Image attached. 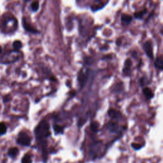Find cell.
<instances>
[{"label":"cell","instance_id":"2","mask_svg":"<svg viewBox=\"0 0 163 163\" xmlns=\"http://www.w3.org/2000/svg\"><path fill=\"white\" fill-rule=\"evenodd\" d=\"M103 144L101 142H95L93 143L89 148V155L92 159H96L98 157L100 154L101 153V150L103 148Z\"/></svg>","mask_w":163,"mask_h":163},{"label":"cell","instance_id":"20","mask_svg":"<svg viewBox=\"0 0 163 163\" xmlns=\"http://www.w3.org/2000/svg\"><path fill=\"white\" fill-rule=\"evenodd\" d=\"M90 129L91 131L94 133H96L98 131V129H99V124L97 123V122H92L90 126Z\"/></svg>","mask_w":163,"mask_h":163},{"label":"cell","instance_id":"16","mask_svg":"<svg viewBox=\"0 0 163 163\" xmlns=\"http://www.w3.org/2000/svg\"><path fill=\"white\" fill-rule=\"evenodd\" d=\"M103 6H104V4L102 3V2L100 1V0H97V1L92 5L91 9L93 11H96L97 10L102 8Z\"/></svg>","mask_w":163,"mask_h":163},{"label":"cell","instance_id":"21","mask_svg":"<svg viewBox=\"0 0 163 163\" xmlns=\"http://www.w3.org/2000/svg\"><path fill=\"white\" fill-rule=\"evenodd\" d=\"M147 9H145V10H143L142 11H139V12H137L135 13V17L138 19H142L143 17L144 16V15L147 13Z\"/></svg>","mask_w":163,"mask_h":163},{"label":"cell","instance_id":"3","mask_svg":"<svg viewBox=\"0 0 163 163\" xmlns=\"http://www.w3.org/2000/svg\"><path fill=\"white\" fill-rule=\"evenodd\" d=\"M20 53L17 50L9 52L3 56L2 58V62L5 64L14 62L20 58Z\"/></svg>","mask_w":163,"mask_h":163},{"label":"cell","instance_id":"4","mask_svg":"<svg viewBox=\"0 0 163 163\" xmlns=\"http://www.w3.org/2000/svg\"><path fill=\"white\" fill-rule=\"evenodd\" d=\"M3 26L6 32H10L14 31L17 27V20L12 17H6L3 22Z\"/></svg>","mask_w":163,"mask_h":163},{"label":"cell","instance_id":"10","mask_svg":"<svg viewBox=\"0 0 163 163\" xmlns=\"http://www.w3.org/2000/svg\"><path fill=\"white\" fill-rule=\"evenodd\" d=\"M106 128L110 133H116L119 131V126L116 122H109L106 124Z\"/></svg>","mask_w":163,"mask_h":163},{"label":"cell","instance_id":"9","mask_svg":"<svg viewBox=\"0 0 163 163\" xmlns=\"http://www.w3.org/2000/svg\"><path fill=\"white\" fill-rule=\"evenodd\" d=\"M131 66H132V62L131 61L127 59L124 63V67L123 68V73L126 76H130L131 72Z\"/></svg>","mask_w":163,"mask_h":163},{"label":"cell","instance_id":"5","mask_svg":"<svg viewBox=\"0 0 163 163\" xmlns=\"http://www.w3.org/2000/svg\"><path fill=\"white\" fill-rule=\"evenodd\" d=\"M16 141L17 144L21 146L29 147L31 144V138L26 132L21 131L19 133Z\"/></svg>","mask_w":163,"mask_h":163},{"label":"cell","instance_id":"8","mask_svg":"<svg viewBox=\"0 0 163 163\" xmlns=\"http://www.w3.org/2000/svg\"><path fill=\"white\" fill-rule=\"evenodd\" d=\"M23 25L24 28L27 31L31 32V33H32V34H36V33H38V30L36 29L31 24H30L27 21V20L25 19V18H24L23 19Z\"/></svg>","mask_w":163,"mask_h":163},{"label":"cell","instance_id":"11","mask_svg":"<svg viewBox=\"0 0 163 163\" xmlns=\"http://www.w3.org/2000/svg\"><path fill=\"white\" fill-rule=\"evenodd\" d=\"M108 115L113 120H117L122 117V114L120 112L114 109H110L108 110Z\"/></svg>","mask_w":163,"mask_h":163},{"label":"cell","instance_id":"15","mask_svg":"<svg viewBox=\"0 0 163 163\" xmlns=\"http://www.w3.org/2000/svg\"><path fill=\"white\" fill-rule=\"evenodd\" d=\"M53 129H54V133H55L56 135L63 134L64 133V127L57 124H53Z\"/></svg>","mask_w":163,"mask_h":163},{"label":"cell","instance_id":"7","mask_svg":"<svg viewBox=\"0 0 163 163\" xmlns=\"http://www.w3.org/2000/svg\"><path fill=\"white\" fill-rule=\"evenodd\" d=\"M144 50L145 52L146 53L147 56L151 59H152L154 58V52H153V47L151 41H147L145 42L144 46H143Z\"/></svg>","mask_w":163,"mask_h":163},{"label":"cell","instance_id":"19","mask_svg":"<svg viewBox=\"0 0 163 163\" xmlns=\"http://www.w3.org/2000/svg\"><path fill=\"white\" fill-rule=\"evenodd\" d=\"M6 131H7L6 125L3 122H0V136H2L6 134Z\"/></svg>","mask_w":163,"mask_h":163},{"label":"cell","instance_id":"25","mask_svg":"<svg viewBox=\"0 0 163 163\" xmlns=\"http://www.w3.org/2000/svg\"><path fill=\"white\" fill-rule=\"evenodd\" d=\"M3 102L4 103H7L8 101H10L11 100V97H10V95L9 94H7V95H5L4 97H3Z\"/></svg>","mask_w":163,"mask_h":163},{"label":"cell","instance_id":"6","mask_svg":"<svg viewBox=\"0 0 163 163\" xmlns=\"http://www.w3.org/2000/svg\"><path fill=\"white\" fill-rule=\"evenodd\" d=\"M88 78H89V75L88 70H86L85 69H82L79 71L77 77L78 82L80 87V89L83 88L85 86L88 80Z\"/></svg>","mask_w":163,"mask_h":163},{"label":"cell","instance_id":"26","mask_svg":"<svg viewBox=\"0 0 163 163\" xmlns=\"http://www.w3.org/2000/svg\"><path fill=\"white\" fill-rule=\"evenodd\" d=\"M25 1H27L28 2V1H29V0H25Z\"/></svg>","mask_w":163,"mask_h":163},{"label":"cell","instance_id":"14","mask_svg":"<svg viewBox=\"0 0 163 163\" xmlns=\"http://www.w3.org/2000/svg\"><path fill=\"white\" fill-rule=\"evenodd\" d=\"M143 93L145 96V97L147 98V100H151L152 98H153L154 94L153 91L151 90L149 88H145L143 89Z\"/></svg>","mask_w":163,"mask_h":163},{"label":"cell","instance_id":"18","mask_svg":"<svg viewBox=\"0 0 163 163\" xmlns=\"http://www.w3.org/2000/svg\"><path fill=\"white\" fill-rule=\"evenodd\" d=\"M31 156L29 154H25L21 159V163H32Z\"/></svg>","mask_w":163,"mask_h":163},{"label":"cell","instance_id":"13","mask_svg":"<svg viewBox=\"0 0 163 163\" xmlns=\"http://www.w3.org/2000/svg\"><path fill=\"white\" fill-rule=\"evenodd\" d=\"M133 18L127 14H122L121 16V22L123 25L127 26L131 23Z\"/></svg>","mask_w":163,"mask_h":163},{"label":"cell","instance_id":"12","mask_svg":"<svg viewBox=\"0 0 163 163\" xmlns=\"http://www.w3.org/2000/svg\"><path fill=\"white\" fill-rule=\"evenodd\" d=\"M19 152V148L16 147H12L9 148L8 151V156L10 157V158H15L17 156Z\"/></svg>","mask_w":163,"mask_h":163},{"label":"cell","instance_id":"23","mask_svg":"<svg viewBox=\"0 0 163 163\" xmlns=\"http://www.w3.org/2000/svg\"><path fill=\"white\" fill-rule=\"evenodd\" d=\"M39 8V3L38 2H34L31 4V9L33 11H36Z\"/></svg>","mask_w":163,"mask_h":163},{"label":"cell","instance_id":"22","mask_svg":"<svg viewBox=\"0 0 163 163\" xmlns=\"http://www.w3.org/2000/svg\"><path fill=\"white\" fill-rule=\"evenodd\" d=\"M22 46H23V44H22V43L20 41H15L13 43V47L14 49L17 50L20 49L22 47Z\"/></svg>","mask_w":163,"mask_h":163},{"label":"cell","instance_id":"17","mask_svg":"<svg viewBox=\"0 0 163 163\" xmlns=\"http://www.w3.org/2000/svg\"><path fill=\"white\" fill-rule=\"evenodd\" d=\"M154 65L157 69L163 70V59L162 58H157L154 62Z\"/></svg>","mask_w":163,"mask_h":163},{"label":"cell","instance_id":"24","mask_svg":"<svg viewBox=\"0 0 163 163\" xmlns=\"http://www.w3.org/2000/svg\"><path fill=\"white\" fill-rule=\"evenodd\" d=\"M131 147L132 148L135 150H139L140 148H142L143 146H141V145L139 144H131Z\"/></svg>","mask_w":163,"mask_h":163},{"label":"cell","instance_id":"1","mask_svg":"<svg viewBox=\"0 0 163 163\" xmlns=\"http://www.w3.org/2000/svg\"><path fill=\"white\" fill-rule=\"evenodd\" d=\"M34 133L36 140L38 142L45 140L51 135L49 122L46 120L40 121L35 128Z\"/></svg>","mask_w":163,"mask_h":163}]
</instances>
